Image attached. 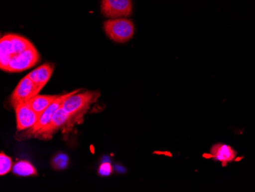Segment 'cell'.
I'll use <instances>...</instances> for the list:
<instances>
[{
    "instance_id": "6da1fadb",
    "label": "cell",
    "mask_w": 255,
    "mask_h": 192,
    "mask_svg": "<svg viewBox=\"0 0 255 192\" xmlns=\"http://www.w3.org/2000/svg\"><path fill=\"white\" fill-rule=\"evenodd\" d=\"M99 97V92L87 91L84 93H75L64 100L61 107L71 117V122L74 120L78 123L80 119L82 118L83 116L90 108V106L97 101Z\"/></svg>"
},
{
    "instance_id": "7a4b0ae2",
    "label": "cell",
    "mask_w": 255,
    "mask_h": 192,
    "mask_svg": "<svg viewBox=\"0 0 255 192\" xmlns=\"http://www.w3.org/2000/svg\"><path fill=\"white\" fill-rule=\"evenodd\" d=\"M33 45L25 37L16 34H7L0 40V67L3 70L12 56Z\"/></svg>"
},
{
    "instance_id": "3957f363",
    "label": "cell",
    "mask_w": 255,
    "mask_h": 192,
    "mask_svg": "<svg viewBox=\"0 0 255 192\" xmlns=\"http://www.w3.org/2000/svg\"><path fill=\"white\" fill-rule=\"evenodd\" d=\"M107 36L115 42L126 43L131 39L134 25L131 20L126 18H111L103 24Z\"/></svg>"
},
{
    "instance_id": "277c9868",
    "label": "cell",
    "mask_w": 255,
    "mask_h": 192,
    "mask_svg": "<svg viewBox=\"0 0 255 192\" xmlns=\"http://www.w3.org/2000/svg\"><path fill=\"white\" fill-rule=\"evenodd\" d=\"M40 60L39 52L34 45H31L27 49L12 56L2 71L9 73L21 72L36 65Z\"/></svg>"
},
{
    "instance_id": "5b68a950",
    "label": "cell",
    "mask_w": 255,
    "mask_h": 192,
    "mask_svg": "<svg viewBox=\"0 0 255 192\" xmlns=\"http://www.w3.org/2000/svg\"><path fill=\"white\" fill-rule=\"evenodd\" d=\"M80 90H76L72 91V92L67 93V94L59 95V97H57V98L54 100V102H53L48 108L46 109V110L43 112L42 114L39 116V118H38L36 123H35L31 128L28 129V130H27L26 134H25L27 137H31L34 133H36L38 130H41V129L44 128V127L48 125V123L51 121V119H52V117H54V114H55L56 112L57 111V110L61 108L64 100H65L67 97L72 95V94L80 92Z\"/></svg>"
},
{
    "instance_id": "8992f818",
    "label": "cell",
    "mask_w": 255,
    "mask_h": 192,
    "mask_svg": "<svg viewBox=\"0 0 255 192\" xmlns=\"http://www.w3.org/2000/svg\"><path fill=\"white\" fill-rule=\"evenodd\" d=\"M40 91L37 86L31 81L28 74L19 81L11 94L10 102L14 107L21 103L27 102L30 99L38 95Z\"/></svg>"
},
{
    "instance_id": "52a82bcc",
    "label": "cell",
    "mask_w": 255,
    "mask_h": 192,
    "mask_svg": "<svg viewBox=\"0 0 255 192\" xmlns=\"http://www.w3.org/2000/svg\"><path fill=\"white\" fill-rule=\"evenodd\" d=\"M102 13L107 18L129 16L132 12L131 0H102Z\"/></svg>"
},
{
    "instance_id": "ba28073f",
    "label": "cell",
    "mask_w": 255,
    "mask_h": 192,
    "mask_svg": "<svg viewBox=\"0 0 255 192\" xmlns=\"http://www.w3.org/2000/svg\"><path fill=\"white\" fill-rule=\"evenodd\" d=\"M70 122H71V117L67 112L64 111L62 107H61L56 112L48 125L34 133L31 137L42 139V140H50L54 133H57L60 129L62 128Z\"/></svg>"
},
{
    "instance_id": "9c48e42d",
    "label": "cell",
    "mask_w": 255,
    "mask_h": 192,
    "mask_svg": "<svg viewBox=\"0 0 255 192\" xmlns=\"http://www.w3.org/2000/svg\"><path fill=\"white\" fill-rule=\"evenodd\" d=\"M15 109L16 127L18 131L28 130L36 123L39 115L28 105V103H21Z\"/></svg>"
},
{
    "instance_id": "30bf717a",
    "label": "cell",
    "mask_w": 255,
    "mask_h": 192,
    "mask_svg": "<svg viewBox=\"0 0 255 192\" xmlns=\"http://www.w3.org/2000/svg\"><path fill=\"white\" fill-rule=\"evenodd\" d=\"M54 66L50 63H45L40 67L33 70L28 74L31 81L37 86L39 91L42 90L43 87L49 81L50 78L54 72Z\"/></svg>"
},
{
    "instance_id": "8fae6325",
    "label": "cell",
    "mask_w": 255,
    "mask_h": 192,
    "mask_svg": "<svg viewBox=\"0 0 255 192\" xmlns=\"http://www.w3.org/2000/svg\"><path fill=\"white\" fill-rule=\"evenodd\" d=\"M210 156L216 161L221 162L223 166L236 160L237 153L234 149L223 143H217L212 147Z\"/></svg>"
},
{
    "instance_id": "7c38bea8",
    "label": "cell",
    "mask_w": 255,
    "mask_h": 192,
    "mask_svg": "<svg viewBox=\"0 0 255 192\" xmlns=\"http://www.w3.org/2000/svg\"><path fill=\"white\" fill-rule=\"evenodd\" d=\"M59 95H38L27 101L28 105L36 112L38 115H41L43 112L48 108Z\"/></svg>"
},
{
    "instance_id": "4fadbf2b",
    "label": "cell",
    "mask_w": 255,
    "mask_h": 192,
    "mask_svg": "<svg viewBox=\"0 0 255 192\" xmlns=\"http://www.w3.org/2000/svg\"><path fill=\"white\" fill-rule=\"evenodd\" d=\"M12 171H13L14 174L17 175V176H24V177L38 175L35 168L29 162L25 161V160L17 162L14 165Z\"/></svg>"
},
{
    "instance_id": "5bb4252c",
    "label": "cell",
    "mask_w": 255,
    "mask_h": 192,
    "mask_svg": "<svg viewBox=\"0 0 255 192\" xmlns=\"http://www.w3.org/2000/svg\"><path fill=\"white\" fill-rule=\"evenodd\" d=\"M0 176H3L8 174L12 168V161L11 158L7 155L1 153L0 154Z\"/></svg>"
},
{
    "instance_id": "9a60e30c",
    "label": "cell",
    "mask_w": 255,
    "mask_h": 192,
    "mask_svg": "<svg viewBox=\"0 0 255 192\" xmlns=\"http://www.w3.org/2000/svg\"><path fill=\"white\" fill-rule=\"evenodd\" d=\"M67 163H68L67 156L64 154H59L53 159L51 166H52L53 169H56V170H62L67 168Z\"/></svg>"
},
{
    "instance_id": "2e32d148",
    "label": "cell",
    "mask_w": 255,
    "mask_h": 192,
    "mask_svg": "<svg viewBox=\"0 0 255 192\" xmlns=\"http://www.w3.org/2000/svg\"><path fill=\"white\" fill-rule=\"evenodd\" d=\"M113 173V167L110 163H103L99 168V174L101 176H109Z\"/></svg>"
}]
</instances>
